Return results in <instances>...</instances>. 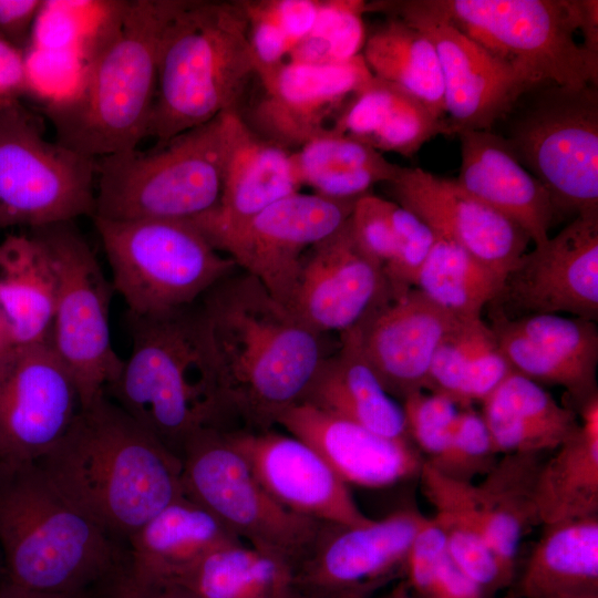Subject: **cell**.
I'll list each match as a JSON object with an SVG mask.
<instances>
[{
    "mask_svg": "<svg viewBox=\"0 0 598 598\" xmlns=\"http://www.w3.org/2000/svg\"><path fill=\"white\" fill-rule=\"evenodd\" d=\"M423 598H485V595L447 554Z\"/></svg>",
    "mask_w": 598,
    "mask_h": 598,
    "instance_id": "cell-52",
    "label": "cell"
},
{
    "mask_svg": "<svg viewBox=\"0 0 598 598\" xmlns=\"http://www.w3.org/2000/svg\"><path fill=\"white\" fill-rule=\"evenodd\" d=\"M32 230L47 246L58 281L48 344L71 373L81 408H86L106 396L123 367L124 360L112 346L109 322L114 289L74 221Z\"/></svg>",
    "mask_w": 598,
    "mask_h": 598,
    "instance_id": "cell-11",
    "label": "cell"
},
{
    "mask_svg": "<svg viewBox=\"0 0 598 598\" xmlns=\"http://www.w3.org/2000/svg\"><path fill=\"white\" fill-rule=\"evenodd\" d=\"M393 202L505 278L527 252V234L465 192L455 179L402 167L389 183Z\"/></svg>",
    "mask_w": 598,
    "mask_h": 598,
    "instance_id": "cell-22",
    "label": "cell"
},
{
    "mask_svg": "<svg viewBox=\"0 0 598 598\" xmlns=\"http://www.w3.org/2000/svg\"><path fill=\"white\" fill-rule=\"evenodd\" d=\"M112 286L130 313H162L196 303L238 269L189 220L93 218Z\"/></svg>",
    "mask_w": 598,
    "mask_h": 598,
    "instance_id": "cell-8",
    "label": "cell"
},
{
    "mask_svg": "<svg viewBox=\"0 0 598 598\" xmlns=\"http://www.w3.org/2000/svg\"><path fill=\"white\" fill-rule=\"evenodd\" d=\"M225 433L264 489L287 509L339 525L371 520L358 507L348 485L301 440L275 427Z\"/></svg>",
    "mask_w": 598,
    "mask_h": 598,
    "instance_id": "cell-21",
    "label": "cell"
},
{
    "mask_svg": "<svg viewBox=\"0 0 598 598\" xmlns=\"http://www.w3.org/2000/svg\"><path fill=\"white\" fill-rule=\"evenodd\" d=\"M302 402L382 436L409 440L401 403L346 336L340 334L339 348L321 363Z\"/></svg>",
    "mask_w": 598,
    "mask_h": 598,
    "instance_id": "cell-29",
    "label": "cell"
},
{
    "mask_svg": "<svg viewBox=\"0 0 598 598\" xmlns=\"http://www.w3.org/2000/svg\"><path fill=\"white\" fill-rule=\"evenodd\" d=\"M511 372L491 326L482 317L458 319L434 352L424 390L464 409L482 403Z\"/></svg>",
    "mask_w": 598,
    "mask_h": 598,
    "instance_id": "cell-36",
    "label": "cell"
},
{
    "mask_svg": "<svg viewBox=\"0 0 598 598\" xmlns=\"http://www.w3.org/2000/svg\"><path fill=\"white\" fill-rule=\"evenodd\" d=\"M425 518L402 508L363 525L322 522L293 568V587L309 598H372L404 575L410 546Z\"/></svg>",
    "mask_w": 598,
    "mask_h": 598,
    "instance_id": "cell-16",
    "label": "cell"
},
{
    "mask_svg": "<svg viewBox=\"0 0 598 598\" xmlns=\"http://www.w3.org/2000/svg\"><path fill=\"white\" fill-rule=\"evenodd\" d=\"M355 202L297 192L241 223L204 234L286 307L302 256L348 221Z\"/></svg>",
    "mask_w": 598,
    "mask_h": 598,
    "instance_id": "cell-15",
    "label": "cell"
},
{
    "mask_svg": "<svg viewBox=\"0 0 598 598\" xmlns=\"http://www.w3.org/2000/svg\"><path fill=\"white\" fill-rule=\"evenodd\" d=\"M183 1L113 6L80 84L45 107L56 142L96 159L137 148L148 137L161 43Z\"/></svg>",
    "mask_w": 598,
    "mask_h": 598,
    "instance_id": "cell-3",
    "label": "cell"
},
{
    "mask_svg": "<svg viewBox=\"0 0 598 598\" xmlns=\"http://www.w3.org/2000/svg\"><path fill=\"white\" fill-rule=\"evenodd\" d=\"M256 76L240 1L184 0L159 49L148 137L157 144L239 111Z\"/></svg>",
    "mask_w": 598,
    "mask_h": 598,
    "instance_id": "cell-6",
    "label": "cell"
},
{
    "mask_svg": "<svg viewBox=\"0 0 598 598\" xmlns=\"http://www.w3.org/2000/svg\"><path fill=\"white\" fill-rule=\"evenodd\" d=\"M37 462L55 488L113 538L127 540L184 495L182 461L107 396L81 408Z\"/></svg>",
    "mask_w": 598,
    "mask_h": 598,
    "instance_id": "cell-2",
    "label": "cell"
},
{
    "mask_svg": "<svg viewBox=\"0 0 598 598\" xmlns=\"http://www.w3.org/2000/svg\"><path fill=\"white\" fill-rule=\"evenodd\" d=\"M96 159L48 141L20 102L0 107V229L94 216Z\"/></svg>",
    "mask_w": 598,
    "mask_h": 598,
    "instance_id": "cell-12",
    "label": "cell"
},
{
    "mask_svg": "<svg viewBox=\"0 0 598 598\" xmlns=\"http://www.w3.org/2000/svg\"><path fill=\"white\" fill-rule=\"evenodd\" d=\"M198 301L155 315L127 312L131 354L105 393L181 461L198 431L229 430Z\"/></svg>",
    "mask_w": 598,
    "mask_h": 598,
    "instance_id": "cell-4",
    "label": "cell"
},
{
    "mask_svg": "<svg viewBox=\"0 0 598 598\" xmlns=\"http://www.w3.org/2000/svg\"><path fill=\"white\" fill-rule=\"evenodd\" d=\"M298 179L315 194L336 200H353L378 183H391L401 166L380 152L331 128L291 153Z\"/></svg>",
    "mask_w": 598,
    "mask_h": 598,
    "instance_id": "cell-38",
    "label": "cell"
},
{
    "mask_svg": "<svg viewBox=\"0 0 598 598\" xmlns=\"http://www.w3.org/2000/svg\"><path fill=\"white\" fill-rule=\"evenodd\" d=\"M367 1L321 0L311 31L288 60L310 64L347 62L360 54L367 40Z\"/></svg>",
    "mask_w": 598,
    "mask_h": 598,
    "instance_id": "cell-43",
    "label": "cell"
},
{
    "mask_svg": "<svg viewBox=\"0 0 598 598\" xmlns=\"http://www.w3.org/2000/svg\"><path fill=\"white\" fill-rule=\"evenodd\" d=\"M391 298L383 268L357 245L348 219L302 256L286 308L320 334H341Z\"/></svg>",
    "mask_w": 598,
    "mask_h": 598,
    "instance_id": "cell-20",
    "label": "cell"
},
{
    "mask_svg": "<svg viewBox=\"0 0 598 598\" xmlns=\"http://www.w3.org/2000/svg\"><path fill=\"white\" fill-rule=\"evenodd\" d=\"M409 440L429 460L446 447L458 408L452 400L425 390L411 393L401 401Z\"/></svg>",
    "mask_w": 598,
    "mask_h": 598,
    "instance_id": "cell-46",
    "label": "cell"
},
{
    "mask_svg": "<svg viewBox=\"0 0 598 598\" xmlns=\"http://www.w3.org/2000/svg\"><path fill=\"white\" fill-rule=\"evenodd\" d=\"M362 55L374 76L399 86L445 120L441 64L424 33L399 18L388 17L367 35Z\"/></svg>",
    "mask_w": 598,
    "mask_h": 598,
    "instance_id": "cell-39",
    "label": "cell"
},
{
    "mask_svg": "<svg viewBox=\"0 0 598 598\" xmlns=\"http://www.w3.org/2000/svg\"><path fill=\"white\" fill-rule=\"evenodd\" d=\"M0 598H2L1 595H0Z\"/></svg>",
    "mask_w": 598,
    "mask_h": 598,
    "instance_id": "cell-59",
    "label": "cell"
},
{
    "mask_svg": "<svg viewBox=\"0 0 598 598\" xmlns=\"http://www.w3.org/2000/svg\"><path fill=\"white\" fill-rule=\"evenodd\" d=\"M491 315L507 319L569 313L598 319V212L577 215L525 252L505 276Z\"/></svg>",
    "mask_w": 598,
    "mask_h": 598,
    "instance_id": "cell-17",
    "label": "cell"
},
{
    "mask_svg": "<svg viewBox=\"0 0 598 598\" xmlns=\"http://www.w3.org/2000/svg\"><path fill=\"white\" fill-rule=\"evenodd\" d=\"M373 76L362 54L336 64L287 60L256 76L261 94L243 120L292 153L328 132L329 121L334 122L346 103Z\"/></svg>",
    "mask_w": 598,
    "mask_h": 598,
    "instance_id": "cell-19",
    "label": "cell"
},
{
    "mask_svg": "<svg viewBox=\"0 0 598 598\" xmlns=\"http://www.w3.org/2000/svg\"><path fill=\"white\" fill-rule=\"evenodd\" d=\"M598 85L540 84L502 122L518 162L545 187L556 213L598 212Z\"/></svg>",
    "mask_w": 598,
    "mask_h": 598,
    "instance_id": "cell-10",
    "label": "cell"
},
{
    "mask_svg": "<svg viewBox=\"0 0 598 598\" xmlns=\"http://www.w3.org/2000/svg\"><path fill=\"white\" fill-rule=\"evenodd\" d=\"M539 454H506L474 484L487 542L511 584L524 536L537 525L534 492Z\"/></svg>",
    "mask_w": 598,
    "mask_h": 598,
    "instance_id": "cell-35",
    "label": "cell"
},
{
    "mask_svg": "<svg viewBox=\"0 0 598 598\" xmlns=\"http://www.w3.org/2000/svg\"><path fill=\"white\" fill-rule=\"evenodd\" d=\"M2 598H87L86 594L78 595H31V594H9L0 590Z\"/></svg>",
    "mask_w": 598,
    "mask_h": 598,
    "instance_id": "cell-55",
    "label": "cell"
},
{
    "mask_svg": "<svg viewBox=\"0 0 598 598\" xmlns=\"http://www.w3.org/2000/svg\"><path fill=\"white\" fill-rule=\"evenodd\" d=\"M581 23L580 29L584 34V48L598 55V1L580 0Z\"/></svg>",
    "mask_w": 598,
    "mask_h": 598,
    "instance_id": "cell-53",
    "label": "cell"
},
{
    "mask_svg": "<svg viewBox=\"0 0 598 598\" xmlns=\"http://www.w3.org/2000/svg\"><path fill=\"white\" fill-rule=\"evenodd\" d=\"M399 18L424 33L439 55L450 135L493 131L529 89L528 83L466 37L427 0L367 2V12Z\"/></svg>",
    "mask_w": 598,
    "mask_h": 598,
    "instance_id": "cell-14",
    "label": "cell"
},
{
    "mask_svg": "<svg viewBox=\"0 0 598 598\" xmlns=\"http://www.w3.org/2000/svg\"><path fill=\"white\" fill-rule=\"evenodd\" d=\"M80 410L76 384L48 343L14 344L0 354V458H42Z\"/></svg>",
    "mask_w": 598,
    "mask_h": 598,
    "instance_id": "cell-18",
    "label": "cell"
},
{
    "mask_svg": "<svg viewBox=\"0 0 598 598\" xmlns=\"http://www.w3.org/2000/svg\"><path fill=\"white\" fill-rule=\"evenodd\" d=\"M0 590L9 594H86L107 581L126 557L37 461L0 458Z\"/></svg>",
    "mask_w": 598,
    "mask_h": 598,
    "instance_id": "cell-5",
    "label": "cell"
},
{
    "mask_svg": "<svg viewBox=\"0 0 598 598\" xmlns=\"http://www.w3.org/2000/svg\"><path fill=\"white\" fill-rule=\"evenodd\" d=\"M14 346L10 324L0 309V354Z\"/></svg>",
    "mask_w": 598,
    "mask_h": 598,
    "instance_id": "cell-54",
    "label": "cell"
},
{
    "mask_svg": "<svg viewBox=\"0 0 598 598\" xmlns=\"http://www.w3.org/2000/svg\"><path fill=\"white\" fill-rule=\"evenodd\" d=\"M45 3L42 0H0V33L27 53Z\"/></svg>",
    "mask_w": 598,
    "mask_h": 598,
    "instance_id": "cell-50",
    "label": "cell"
},
{
    "mask_svg": "<svg viewBox=\"0 0 598 598\" xmlns=\"http://www.w3.org/2000/svg\"><path fill=\"white\" fill-rule=\"evenodd\" d=\"M482 416L498 454L556 450L579 425L543 385L512 371L482 402Z\"/></svg>",
    "mask_w": 598,
    "mask_h": 598,
    "instance_id": "cell-31",
    "label": "cell"
},
{
    "mask_svg": "<svg viewBox=\"0 0 598 598\" xmlns=\"http://www.w3.org/2000/svg\"><path fill=\"white\" fill-rule=\"evenodd\" d=\"M579 425L540 464L535 509L543 526L598 515V393L579 406Z\"/></svg>",
    "mask_w": 598,
    "mask_h": 598,
    "instance_id": "cell-32",
    "label": "cell"
},
{
    "mask_svg": "<svg viewBox=\"0 0 598 598\" xmlns=\"http://www.w3.org/2000/svg\"><path fill=\"white\" fill-rule=\"evenodd\" d=\"M372 598H417L408 588L404 581L399 582L389 592Z\"/></svg>",
    "mask_w": 598,
    "mask_h": 598,
    "instance_id": "cell-56",
    "label": "cell"
},
{
    "mask_svg": "<svg viewBox=\"0 0 598 598\" xmlns=\"http://www.w3.org/2000/svg\"><path fill=\"white\" fill-rule=\"evenodd\" d=\"M420 477L433 518L442 527L453 561L483 590L492 594L508 585L493 553L478 513L474 484L448 477L424 461Z\"/></svg>",
    "mask_w": 598,
    "mask_h": 598,
    "instance_id": "cell-37",
    "label": "cell"
},
{
    "mask_svg": "<svg viewBox=\"0 0 598 598\" xmlns=\"http://www.w3.org/2000/svg\"><path fill=\"white\" fill-rule=\"evenodd\" d=\"M103 585V598H194L177 585L156 584L132 575L124 565Z\"/></svg>",
    "mask_w": 598,
    "mask_h": 598,
    "instance_id": "cell-51",
    "label": "cell"
},
{
    "mask_svg": "<svg viewBox=\"0 0 598 598\" xmlns=\"http://www.w3.org/2000/svg\"><path fill=\"white\" fill-rule=\"evenodd\" d=\"M349 225L360 249L384 269L395 254V237L386 210V199L371 193L359 197Z\"/></svg>",
    "mask_w": 598,
    "mask_h": 598,
    "instance_id": "cell-47",
    "label": "cell"
},
{
    "mask_svg": "<svg viewBox=\"0 0 598 598\" xmlns=\"http://www.w3.org/2000/svg\"><path fill=\"white\" fill-rule=\"evenodd\" d=\"M458 319L413 288L341 334L354 343L385 391L402 401L424 390L434 352Z\"/></svg>",
    "mask_w": 598,
    "mask_h": 598,
    "instance_id": "cell-23",
    "label": "cell"
},
{
    "mask_svg": "<svg viewBox=\"0 0 598 598\" xmlns=\"http://www.w3.org/2000/svg\"><path fill=\"white\" fill-rule=\"evenodd\" d=\"M292 576L286 560L238 542L207 554L177 586L194 598H283Z\"/></svg>",
    "mask_w": 598,
    "mask_h": 598,
    "instance_id": "cell-40",
    "label": "cell"
},
{
    "mask_svg": "<svg viewBox=\"0 0 598 598\" xmlns=\"http://www.w3.org/2000/svg\"><path fill=\"white\" fill-rule=\"evenodd\" d=\"M512 371L543 385L564 388L579 406L597 394L598 328L578 317L542 313L489 323Z\"/></svg>",
    "mask_w": 598,
    "mask_h": 598,
    "instance_id": "cell-24",
    "label": "cell"
},
{
    "mask_svg": "<svg viewBox=\"0 0 598 598\" xmlns=\"http://www.w3.org/2000/svg\"><path fill=\"white\" fill-rule=\"evenodd\" d=\"M386 210L395 237V254L383 271L392 298H398L415 287L436 235L416 215L393 200L386 199Z\"/></svg>",
    "mask_w": 598,
    "mask_h": 598,
    "instance_id": "cell-45",
    "label": "cell"
},
{
    "mask_svg": "<svg viewBox=\"0 0 598 598\" xmlns=\"http://www.w3.org/2000/svg\"><path fill=\"white\" fill-rule=\"evenodd\" d=\"M238 542L213 514L183 495L127 539L125 567L143 580L177 585L207 554Z\"/></svg>",
    "mask_w": 598,
    "mask_h": 598,
    "instance_id": "cell-28",
    "label": "cell"
},
{
    "mask_svg": "<svg viewBox=\"0 0 598 598\" xmlns=\"http://www.w3.org/2000/svg\"><path fill=\"white\" fill-rule=\"evenodd\" d=\"M456 183L470 195L520 227L535 246L549 238L557 214L550 196L494 131H463Z\"/></svg>",
    "mask_w": 598,
    "mask_h": 598,
    "instance_id": "cell-27",
    "label": "cell"
},
{
    "mask_svg": "<svg viewBox=\"0 0 598 598\" xmlns=\"http://www.w3.org/2000/svg\"><path fill=\"white\" fill-rule=\"evenodd\" d=\"M277 425L315 450L347 484L382 488L420 474L424 463L409 440H394L301 402Z\"/></svg>",
    "mask_w": 598,
    "mask_h": 598,
    "instance_id": "cell-25",
    "label": "cell"
},
{
    "mask_svg": "<svg viewBox=\"0 0 598 598\" xmlns=\"http://www.w3.org/2000/svg\"><path fill=\"white\" fill-rule=\"evenodd\" d=\"M519 595L598 596V515L544 526L522 574Z\"/></svg>",
    "mask_w": 598,
    "mask_h": 598,
    "instance_id": "cell-34",
    "label": "cell"
},
{
    "mask_svg": "<svg viewBox=\"0 0 598 598\" xmlns=\"http://www.w3.org/2000/svg\"><path fill=\"white\" fill-rule=\"evenodd\" d=\"M497 454L482 414L468 406L460 410L445 450L425 461L448 477L472 483L495 465Z\"/></svg>",
    "mask_w": 598,
    "mask_h": 598,
    "instance_id": "cell-44",
    "label": "cell"
},
{
    "mask_svg": "<svg viewBox=\"0 0 598 598\" xmlns=\"http://www.w3.org/2000/svg\"><path fill=\"white\" fill-rule=\"evenodd\" d=\"M283 598H309L298 591L295 587Z\"/></svg>",
    "mask_w": 598,
    "mask_h": 598,
    "instance_id": "cell-57",
    "label": "cell"
},
{
    "mask_svg": "<svg viewBox=\"0 0 598 598\" xmlns=\"http://www.w3.org/2000/svg\"><path fill=\"white\" fill-rule=\"evenodd\" d=\"M504 278L455 243L436 236L415 289L457 318L482 317Z\"/></svg>",
    "mask_w": 598,
    "mask_h": 598,
    "instance_id": "cell-41",
    "label": "cell"
},
{
    "mask_svg": "<svg viewBox=\"0 0 598 598\" xmlns=\"http://www.w3.org/2000/svg\"><path fill=\"white\" fill-rule=\"evenodd\" d=\"M447 554L442 527L433 517H426L412 540L404 568V582L415 597H424Z\"/></svg>",
    "mask_w": 598,
    "mask_h": 598,
    "instance_id": "cell-48",
    "label": "cell"
},
{
    "mask_svg": "<svg viewBox=\"0 0 598 598\" xmlns=\"http://www.w3.org/2000/svg\"><path fill=\"white\" fill-rule=\"evenodd\" d=\"M56 286L52 258L34 230L0 241V309L14 344L49 343Z\"/></svg>",
    "mask_w": 598,
    "mask_h": 598,
    "instance_id": "cell-33",
    "label": "cell"
},
{
    "mask_svg": "<svg viewBox=\"0 0 598 598\" xmlns=\"http://www.w3.org/2000/svg\"><path fill=\"white\" fill-rule=\"evenodd\" d=\"M223 162L224 114L151 151L96 158L92 218L195 221L218 206Z\"/></svg>",
    "mask_w": 598,
    "mask_h": 598,
    "instance_id": "cell-7",
    "label": "cell"
},
{
    "mask_svg": "<svg viewBox=\"0 0 598 598\" xmlns=\"http://www.w3.org/2000/svg\"><path fill=\"white\" fill-rule=\"evenodd\" d=\"M300 188L291 152L251 130L237 111L226 112L220 199L215 210L193 223L205 234L218 230Z\"/></svg>",
    "mask_w": 598,
    "mask_h": 598,
    "instance_id": "cell-26",
    "label": "cell"
},
{
    "mask_svg": "<svg viewBox=\"0 0 598 598\" xmlns=\"http://www.w3.org/2000/svg\"><path fill=\"white\" fill-rule=\"evenodd\" d=\"M229 431H266L301 403L326 357L320 334L239 268L198 301Z\"/></svg>",
    "mask_w": 598,
    "mask_h": 598,
    "instance_id": "cell-1",
    "label": "cell"
},
{
    "mask_svg": "<svg viewBox=\"0 0 598 598\" xmlns=\"http://www.w3.org/2000/svg\"><path fill=\"white\" fill-rule=\"evenodd\" d=\"M32 92L27 53L0 33V107Z\"/></svg>",
    "mask_w": 598,
    "mask_h": 598,
    "instance_id": "cell-49",
    "label": "cell"
},
{
    "mask_svg": "<svg viewBox=\"0 0 598 598\" xmlns=\"http://www.w3.org/2000/svg\"><path fill=\"white\" fill-rule=\"evenodd\" d=\"M182 486L187 498L238 539L286 560L292 570L322 524L276 502L221 430L203 429L188 441L182 457Z\"/></svg>",
    "mask_w": 598,
    "mask_h": 598,
    "instance_id": "cell-13",
    "label": "cell"
},
{
    "mask_svg": "<svg viewBox=\"0 0 598 598\" xmlns=\"http://www.w3.org/2000/svg\"><path fill=\"white\" fill-rule=\"evenodd\" d=\"M584 598H598V596H589V597H584Z\"/></svg>",
    "mask_w": 598,
    "mask_h": 598,
    "instance_id": "cell-58",
    "label": "cell"
},
{
    "mask_svg": "<svg viewBox=\"0 0 598 598\" xmlns=\"http://www.w3.org/2000/svg\"><path fill=\"white\" fill-rule=\"evenodd\" d=\"M332 128L380 153L394 152L405 157H411L436 135H450L446 120L377 76L347 102Z\"/></svg>",
    "mask_w": 598,
    "mask_h": 598,
    "instance_id": "cell-30",
    "label": "cell"
},
{
    "mask_svg": "<svg viewBox=\"0 0 598 598\" xmlns=\"http://www.w3.org/2000/svg\"><path fill=\"white\" fill-rule=\"evenodd\" d=\"M532 85H598V55L577 43L580 0H427Z\"/></svg>",
    "mask_w": 598,
    "mask_h": 598,
    "instance_id": "cell-9",
    "label": "cell"
},
{
    "mask_svg": "<svg viewBox=\"0 0 598 598\" xmlns=\"http://www.w3.org/2000/svg\"><path fill=\"white\" fill-rule=\"evenodd\" d=\"M256 76L288 60L311 31L321 0H240Z\"/></svg>",
    "mask_w": 598,
    "mask_h": 598,
    "instance_id": "cell-42",
    "label": "cell"
}]
</instances>
